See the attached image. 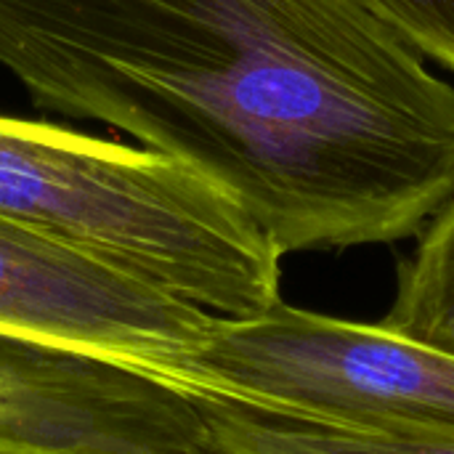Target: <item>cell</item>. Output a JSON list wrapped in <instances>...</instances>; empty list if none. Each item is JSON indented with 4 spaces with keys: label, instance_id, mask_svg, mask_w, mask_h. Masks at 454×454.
I'll return each instance as SVG.
<instances>
[{
    "label": "cell",
    "instance_id": "cell-2",
    "mask_svg": "<svg viewBox=\"0 0 454 454\" xmlns=\"http://www.w3.org/2000/svg\"><path fill=\"white\" fill-rule=\"evenodd\" d=\"M0 215L215 317H255L282 301V255L255 221L144 146L0 117Z\"/></svg>",
    "mask_w": 454,
    "mask_h": 454
},
{
    "label": "cell",
    "instance_id": "cell-7",
    "mask_svg": "<svg viewBox=\"0 0 454 454\" xmlns=\"http://www.w3.org/2000/svg\"><path fill=\"white\" fill-rule=\"evenodd\" d=\"M380 325L454 356V194L420 231L402 263L396 295Z\"/></svg>",
    "mask_w": 454,
    "mask_h": 454
},
{
    "label": "cell",
    "instance_id": "cell-8",
    "mask_svg": "<svg viewBox=\"0 0 454 454\" xmlns=\"http://www.w3.org/2000/svg\"><path fill=\"white\" fill-rule=\"evenodd\" d=\"M426 56L454 72V0H370Z\"/></svg>",
    "mask_w": 454,
    "mask_h": 454
},
{
    "label": "cell",
    "instance_id": "cell-5",
    "mask_svg": "<svg viewBox=\"0 0 454 454\" xmlns=\"http://www.w3.org/2000/svg\"><path fill=\"white\" fill-rule=\"evenodd\" d=\"M0 454H210L194 394L0 333Z\"/></svg>",
    "mask_w": 454,
    "mask_h": 454
},
{
    "label": "cell",
    "instance_id": "cell-1",
    "mask_svg": "<svg viewBox=\"0 0 454 454\" xmlns=\"http://www.w3.org/2000/svg\"><path fill=\"white\" fill-rule=\"evenodd\" d=\"M0 67L221 189L282 258L402 242L454 194V85L370 0H0Z\"/></svg>",
    "mask_w": 454,
    "mask_h": 454
},
{
    "label": "cell",
    "instance_id": "cell-6",
    "mask_svg": "<svg viewBox=\"0 0 454 454\" xmlns=\"http://www.w3.org/2000/svg\"><path fill=\"white\" fill-rule=\"evenodd\" d=\"M194 402L210 454H454L450 434L340 426L218 394H194Z\"/></svg>",
    "mask_w": 454,
    "mask_h": 454
},
{
    "label": "cell",
    "instance_id": "cell-4",
    "mask_svg": "<svg viewBox=\"0 0 454 454\" xmlns=\"http://www.w3.org/2000/svg\"><path fill=\"white\" fill-rule=\"evenodd\" d=\"M215 314L0 215V333L101 356L189 391Z\"/></svg>",
    "mask_w": 454,
    "mask_h": 454
},
{
    "label": "cell",
    "instance_id": "cell-3",
    "mask_svg": "<svg viewBox=\"0 0 454 454\" xmlns=\"http://www.w3.org/2000/svg\"><path fill=\"white\" fill-rule=\"evenodd\" d=\"M189 391L314 420L454 436V356L386 325L285 301L255 317H213Z\"/></svg>",
    "mask_w": 454,
    "mask_h": 454
}]
</instances>
